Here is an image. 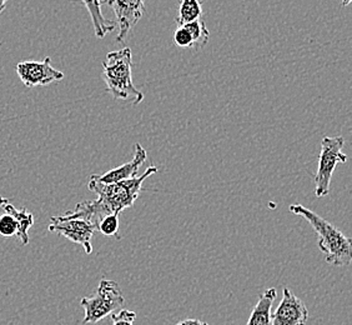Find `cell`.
Masks as SVG:
<instances>
[{"mask_svg": "<svg viewBox=\"0 0 352 325\" xmlns=\"http://www.w3.org/2000/svg\"><path fill=\"white\" fill-rule=\"evenodd\" d=\"M3 209L6 210V213L13 216L18 223V233L16 235L21 239V244L23 245H27L29 243V235H28V231L33 227L34 224V217L32 213H28L25 208L23 209H15L14 205L12 204H4L1 207Z\"/></svg>", "mask_w": 352, "mask_h": 325, "instance_id": "obj_14", "label": "cell"}, {"mask_svg": "<svg viewBox=\"0 0 352 325\" xmlns=\"http://www.w3.org/2000/svg\"><path fill=\"white\" fill-rule=\"evenodd\" d=\"M309 311L305 303L289 288H285L283 300L271 315V325H306Z\"/></svg>", "mask_w": 352, "mask_h": 325, "instance_id": "obj_9", "label": "cell"}, {"mask_svg": "<svg viewBox=\"0 0 352 325\" xmlns=\"http://www.w3.org/2000/svg\"><path fill=\"white\" fill-rule=\"evenodd\" d=\"M8 0H0V14L4 12V9L7 7Z\"/></svg>", "mask_w": 352, "mask_h": 325, "instance_id": "obj_22", "label": "cell"}, {"mask_svg": "<svg viewBox=\"0 0 352 325\" xmlns=\"http://www.w3.org/2000/svg\"><path fill=\"white\" fill-rule=\"evenodd\" d=\"M98 231L102 233L105 237H118L119 231V214H108L107 217L102 218L100 223L98 225Z\"/></svg>", "mask_w": 352, "mask_h": 325, "instance_id": "obj_17", "label": "cell"}, {"mask_svg": "<svg viewBox=\"0 0 352 325\" xmlns=\"http://www.w3.org/2000/svg\"><path fill=\"white\" fill-rule=\"evenodd\" d=\"M175 325H210L209 323H206V322H201V320H199V319H185L183 322H179L177 324Z\"/></svg>", "mask_w": 352, "mask_h": 325, "instance_id": "obj_21", "label": "cell"}, {"mask_svg": "<svg viewBox=\"0 0 352 325\" xmlns=\"http://www.w3.org/2000/svg\"><path fill=\"white\" fill-rule=\"evenodd\" d=\"M16 73L27 88L45 87L64 79V73L52 65L50 56L41 61H21L16 64Z\"/></svg>", "mask_w": 352, "mask_h": 325, "instance_id": "obj_7", "label": "cell"}, {"mask_svg": "<svg viewBox=\"0 0 352 325\" xmlns=\"http://www.w3.org/2000/svg\"><path fill=\"white\" fill-rule=\"evenodd\" d=\"M276 297L278 291L275 288H269L267 291H265L260 295L255 308L252 309L246 325H271V309Z\"/></svg>", "mask_w": 352, "mask_h": 325, "instance_id": "obj_13", "label": "cell"}, {"mask_svg": "<svg viewBox=\"0 0 352 325\" xmlns=\"http://www.w3.org/2000/svg\"><path fill=\"white\" fill-rule=\"evenodd\" d=\"M110 315H111L113 325H134L136 319V313L128 311V309H122V311L113 313Z\"/></svg>", "mask_w": 352, "mask_h": 325, "instance_id": "obj_19", "label": "cell"}, {"mask_svg": "<svg viewBox=\"0 0 352 325\" xmlns=\"http://www.w3.org/2000/svg\"><path fill=\"white\" fill-rule=\"evenodd\" d=\"M133 54L130 48L110 52L102 63V79L109 93L116 99L138 105L144 101V94L133 83Z\"/></svg>", "mask_w": 352, "mask_h": 325, "instance_id": "obj_2", "label": "cell"}, {"mask_svg": "<svg viewBox=\"0 0 352 325\" xmlns=\"http://www.w3.org/2000/svg\"><path fill=\"white\" fill-rule=\"evenodd\" d=\"M345 139L342 136H324L321 142V153L318 156V167L315 176L316 197H326L330 193L333 171L340 162L345 164L347 156L342 153Z\"/></svg>", "mask_w": 352, "mask_h": 325, "instance_id": "obj_5", "label": "cell"}, {"mask_svg": "<svg viewBox=\"0 0 352 325\" xmlns=\"http://www.w3.org/2000/svg\"><path fill=\"white\" fill-rule=\"evenodd\" d=\"M108 214L111 213L96 199V200H87L78 204L74 210L64 213L63 217L68 219H74V218L84 219L89 223L93 224L98 231V225L100 223V220Z\"/></svg>", "mask_w": 352, "mask_h": 325, "instance_id": "obj_11", "label": "cell"}, {"mask_svg": "<svg viewBox=\"0 0 352 325\" xmlns=\"http://www.w3.org/2000/svg\"><path fill=\"white\" fill-rule=\"evenodd\" d=\"M105 4L116 13V27L119 28L116 41H125L130 30L145 14V0H107Z\"/></svg>", "mask_w": 352, "mask_h": 325, "instance_id": "obj_8", "label": "cell"}, {"mask_svg": "<svg viewBox=\"0 0 352 325\" xmlns=\"http://www.w3.org/2000/svg\"><path fill=\"white\" fill-rule=\"evenodd\" d=\"M203 17V8L200 0H182L176 23L179 27L189 24L191 21H199Z\"/></svg>", "mask_w": 352, "mask_h": 325, "instance_id": "obj_15", "label": "cell"}, {"mask_svg": "<svg viewBox=\"0 0 352 325\" xmlns=\"http://www.w3.org/2000/svg\"><path fill=\"white\" fill-rule=\"evenodd\" d=\"M290 211L306 219L318 237V248L325 254L326 262L335 266H347L351 264V239L344 233L320 217L315 211L307 209L301 204L290 205Z\"/></svg>", "mask_w": 352, "mask_h": 325, "instance_id": "obj_1", "label": "cell"}, {"mask_svg": "<svg viewBox=\"0 0 352 325\" xmlns=\"http://www.w3.org/2000/svg\"><path fill=\"white\" fill-rule=\"evenodd\" d=\"M146 156H148L146 150L142 148V144L136 143L133 160L122 164L116 169L109 170V171L100 174V176L94 174L95 179L102 184H114L136 178L140 165H142V162L146 160Z\"/></svg>", "mask_w": 352, "mask_h": 325, "instance_id": "obj_10", "label": "cell"}, {"mask_svg": "<svg viewBox=\"0 0 352 325\" xmlns=\"http://www.w3.org/2000/svg\"><path fill=\"white\" fill-rule=\"evenodd\" d=\"M174 41H175L176 47L194 48L192 38L185 27H179L176 29L175 33H174Z\"/></svg>", "mask_w": 352, "mask_h": 325, "instance_id": "obj_20", "label": "cell"}, {"mask_svg": "<svg viewBox=\"0 0 352 325\" xmlns=\"http://www.w3.org/2000/svg\"><path fill=\"white\" fill-rule=\"evenodd\" d=\"M183 27L188 29L192 41H194V47H205L206 43L209 41L210 38V32L206 27L205 21L203 19L199 21H191L189 24H185Z\"/></svg>", "mask_w": 352, "mask_h": 325, "instance_id": "obj_16", "label": "cell"}, {"mask_svg": "<svg viewBox=\"0 0 352 325\" xmlns=\"http://www.w3.org/2000/svg\"><path fill=\"white\" fill-rule=\"evenodd\" d=\"M18 233V223L15 218L6 213L0 217V235L1 237L10 238L16 235Z\"/></svg>", "mask_w": 352, "mask_h": 325, "instance_id": "obj_18", "label": "cell"}, {"mask_svg": "<svg viewBox=\"0 0 352 325\" xmlns=\"http://www.w3.org/2000/svg\"><path fill=\"white\" fill-rule=\"evenodd\" d=\"M9 203V200H8L7 198L0 197V207H3L4 204Z\"/></svg>", "mask_w": 352, "mask_h": 325, "instance_id": "obj_23", "label": "cell"}, {"mask_svg": "<svg viewBox=\"0 0 352 325\" xmlns=\"http://www.w3.org/2000/svg\"><path fill=\"white\" fill-rule=\"evenodd\" d=\"M124 303L125 299L119 284L114 280L102 279L96 294L93 297H85L80 302L85 311L82 324H96L102 319L119 311Z\"/></svg>", "mask_w": 352, "mask_h": 325, "instance_id": "obj_4", "label": "cell"}, {"mask_svg": "<svg viewBox=\"0 0 352 325\" xmlns=\"http://www.w3.org/2000/svg\"><path fill=\"white\" fill-rule=\"evenodd\" d=\"M49 231L58 233L69 240H72L73 243L82 245L88 255L93 253L91 239L96 231V228L87 220L76 219V218L68 219L63 216H56L50 219Z\"/></svg>", "mask_w": 352, "mask_h": 325, "instance_id": "obj_6", "label": "cell"}, {"mask_svg": "<svg viewBox=\"0 0 352 325\" xmlns=\"http://www.w3.org/2000/svg\"><path fill=\"white\" fill-rule=\"evenodd\" d=\"M350 1H351V0H342V6H344V7L349 6V4H350Z\"/></svg>", "mask_w": 352, "mask_h": 325, "instance_id": "obj_24", "label": "cell"}, {"mask_svg": "<svg viewBox=\"0 0 352 325\" xmlns=\"http://www.w3.org/2000/svg\"><path fill=\"white\" fill-rule=\"evenodd\" d=\"M73 1H82L85 8L88 9L90 18L93 21L94 33L96 38L102 39L108 33L116 30V21H109L102 15V0H73Z\"/></svg>", "mask_w": 352, "mask_h": 325, "instance_id": "obj_12", "label": "cell"}, {"mask_svg": "<svg viewBox=\"0 0 352 325\" xmlns=\"http://www.w3.org/2000/svg\"><path fill=\"white\" fill-rule=\"evenodd\" d=\"M159 169L150 165L148 169L142 173V176L129 180H122L119 183L102 184L95 179L94 174L89 179V189L94 191L98 196V200L111 213V214H120L122 210L133 207L136 199L140 196L142 184L149 178L154 176Z\"/></svg>", "mask_w": 352, "mask_h": 325, "instance_id": "obj_3", "label": "cell"}]
</instances>
